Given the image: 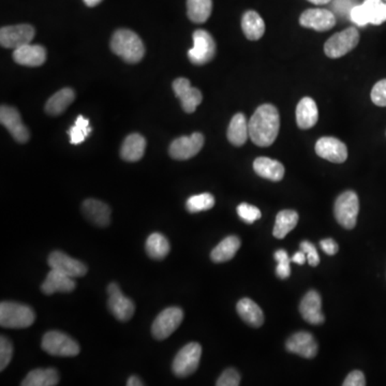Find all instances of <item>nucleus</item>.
I'll return each instance as SVG.
<instances>
[{
  "label": "nucleus",
  "instance_id": "f257e3e1",
  "mask_svg": "<svg viewBox=\"0 0 386 386\" xmlns=\"http://www.w3.org/2000/svg\"><path fill=\"white\" fill-rule=\"evenodd\" d=\"M249 138L260 147L274 144L280 129V116L273 104L258 106L248 121Z\"/></svg>",
  "mask_w": 386,
  "mask_h": 386
},
{
  "label": "nucleus",
  "instance_id": "f03ea898",
  "mask_svg": "<svg viewBox=\"0 0 386 386\" xmlns=\"http://www.w3.org/2000/svg\"><path fill=\"white\" fill-rule=\"evenodd\" d=\"M111 49L114 54L123 58L129 64H136L145 54V47L136 32L129 29H119L111 40Z\"/></svg>",
  "mask_w": 386,
  "mask_h": 386
},
{
  "label": "nucleus",
  "instance_id": "7ed1b4c3",
  "mask_svg": "<svg viewBox=\"0 0 386 386\" xmlns=\"http://www.w3.org/2000/svg\"><path fill=\"white\" fill-rule=\"evenodd\" d=\"M35 311L29 306L13 302L0 304V325L5 328H27L35 322Z\"/></svg>",
  "mask_w": 386,
  "mask_h": 386
},
{
  "label": "nucleus",
  "instance_id": "20e7f679",
  "mask_svg": "<svg viewBox=\"0 0 386 386\" xmlns=\"http://www.w3.org/2000/svg\"><path fill=\"white\" fill-rule=\"evenodd\" d=\"M350 20L359 27L366 25H381L386 22V3L384 0H364L350 11Z\"/></svg>",
  "mask_w": 386,
  "mask_h": 386
},
{
  "label": "nucleus",
  "instance_id": "39448f33",
  "mask_svg": "<svg viewBox=\"0 0 386 386\" xmlns=\"http://www.w3.org/2000/svg\"><path fill=\"white\" fill-rule=\"evenodd\" d=\"M42 350L52 357H72L79 354V343L64 333L52 330L42 338Z\"/></svg>",
  "mask_w": 386,
  "mask_h": 386
},
{
  "label": "nucleus",
  "instance_id": "423d86ee",
  "mask_svg": "<svg viewBox=\"0 0 386 386\" xmlns=\"http://www.w3.org/2000/svg\"><path fill=\"white\" fill-rule=\"evenodd\" d=\"M359 212V197L354 191L343 192L335 202V217L338 224L345 229L352 230L357 226Z\"/></svg>",
  "mask_w": 386,
  "mask_h": 386
},
{
  "label": "nucleus",
  "instance_id": "0eeeda50",
  "mask_svg": "<svg viewBox=\"0 0 386 386\" xmlns=\"http://www.w3.org/2000/svg\"><path fill=\"white\" fill-rule=\"evenodd\" d=\"M202 357V347L197 342L184 346L173 361V372L180 378H186L197 372Z\"/></svg>",
  "mask_w": 386,
  "mask_h": 386
},
{
  "label": "nucleus",
  "instance_id": "6e6552de",
  "mask_svg": "<svg viewBox=\"0 0 386 386\" xmlns=\"http://www.w3.org/2000/svg\"><path fill=\"white\" fill-rule=\"evenodd\" d=\"M359 42V32L355 27H349L341 32H337L327 40L324 52L330 58L345 56L355 49Z\"/></svg>",
  "mask_w": 386,
  "mask_h": 386
},
{
  "label": "nucleus",
  "instance_id": "1a4fd4ad",
  "mask_svg": "<svg viewBox=\"0 0 386 386\" xmlns=\"http://www.w3.org/2000/svg\"><path fill=\"white\" fill-rule=\"evenodd\" d=\"M216 54V43L206 30H195L193 34V47L188 51V58L193 64L202 66L210 62Z\"/></svg>",
  "mask_w": 386,
  "mask_h": 386
},
{
  "label": "nucleus",
  "instance_id": "9d476101",
  "mask_svg": "<svg viewBox=\"0 0 386 386\" xmlns=\"http://www.w3.org/2000/svg\"><path fill=\"white\" fill-rule=\"evenodd\" d=\"M184 319V311L178 307H169L154 321L152 333L157 340H165L178 330Z\"/></svg>",
  "mask_w": 386,
  "mask_h": 386
},
{
  "label": "nucleus",
  "instance_id": "9b49d317",
  "mask_svg": "<svg viewBox=\"0 0 386 386\" xmlns=\"http://www.w3.org/2000/svg\"><path fill=\"white\" fill-rule=\"evenodd\" d=\"M106 291L108 294V307L112 315L121 322L130 320L136 311V305L132 300L123 295L116 283H110Z\"/></svg>",
  "mask_w": 386,
  "mask_h": 386
},
{
  "label": "nucleus",
  "instance_id": "f8f14e48",
  "mask_svg": "<svg viewBox=\"0 0 386 386\" xmlns=\"http://www.w3.org/2000/svg\"><path fill=\"white\" fill-rule=\"evenodd\" d=\"M204 145V136L202 133L195 132L190 136H180L171 144V157L175 160H188L200 153Z\"/></svg>",
  "mask_w": 386,
  "mask_h": 386
},
{
  "label": "nucleus",
  "instance_id": "ddd939ff",
  "mask_svg": "<svg viewBox=\"0 0 386 386\" xmlns=\"http://www.w3.org/2000/svg\"><path fill=\"white\" fill-rule=\"evenodd\" d=\"M35 37V28L27 24L5 26L0 29V43L5 49H18L29 45Z\"/></svg>",
  "mask_w": 386,
  "mask_h": 386
},
{
  "label": "nucleus",
  "instance_id": "4468645a",
  "mask_svg": "<svg viewBox=\"0 0 386 386\" xmlns=\"http://www.w3.org/2000/svg\"><path fill=\"white\" fill-rule=\"evenodd\" d=\"M0 123L10 132L16 142L26 143L30 138L29 130L23 123L18 110L12 106H1L0 108Z\"/></svg>",
  "mask_w": 386,
  "mask_h": 386
},
{
  "label": "nucleus",
  "instance_id": "2eb2a0df",
  "mask_svg": "<svg viewBox=\"0 0 386 386\" xmlns=\"http://www.w3.org/2000/svg\"><path fill=\"white\" fill-rule=\"evenodd\" d=\"M47 262L51 269H56L71 278H79L87 274V266L83 262L71 258L62 251H53Z\"/></svg>",
  "mask_w": 386,
  "mask_h": 386
},
{
  "label": "nucleus",
  "instance_id": "dca6fc26",
  "mask_svg": "<svg viewBox=\"0 0 386 386\" xmlns=\"http://www.w3.org/2000/svg\"><path fill=\"white\" fill-rule=\"evenodd\" d=\"M173 91L182 102V110L186 113H193L202 102V93L195 87H192L189 80L184 77L175 80Z\"/></svg>",
  "mask_w": 386,
  "mask_h": 386
},
{
  "label": "nucleus",
  "instance_id": "f3484780",
  "mask_svg": "<svg viewBox=\"0 0 386 386\" xmlns=\"http://www.w3.org/2000/svg\"><path fill=\"white\" fill-rule=\"evenodd\" d=\"M315 153L319 157L333 163L345 162L348 158V148L345 143L332 136H324L317 140Z\"/></svg>",
  "mask_w": 386,
  "mask_h": 386
},
{
  "label": "nucleus",
  "instance_id": "a211bd4d",
  "mask_svg": "<svg viewBox=\"0 0 386 386\" xmlns=\"http://www.w3.org/2000/svg\"><path fill=\"white\" fill-rule=\"evenodd\" d=\"M300 23L303 27L327 32L336 25V16L326 9H308L300 15Z\"/></svg>",
  "mask_w": 386,
  "mask_h": 386
},
{
  "label": "nucleus",
  "instance_id": "6ab92c4d",
  "mask_svg": "<svg viewBox=\"0 0 386 386\" xmlns=\"http://www.w3.org/2000/svg\"><path fill=\"white\" fill-rule=\"evenodd\" d=\"M285 347L291 353L305 357V359H313L317 353V341L313 335L307 332H298L293 334L287 340Z\"/></svg>",
  "mask_w": 386,
  "mask_h": 386
},
{
  "label": "nucleus",
  "instance_id": "aec40b11",
  "mask_svg": "<svg viewBox=\"0 0 386 386\" xmlns=\"http://www.w3.org/2000/svg\"><path fill=\"white\" fill-rule=\"evenodd\" d=\"M322 300L317 291H309L300 302V311L306 322L319 325L324 322L325 317L322 313Z\"/></svg>",
  "mask_w": 386,
  "mask_h": 386
},
{
  "label": "nucleus",
  "instance_id": "412c9836",
  "mask_svg": "<svg viewBox=\"0 0 386 386\" xmlns=\"http://www.w3.org/2000/svg\"><path fill=\"white\" fill-rule=\"evenodd\" d=\"M13 60L16 64L27 67H39L47 60V49L42 45H26L13 49Z\"/></svg>",
  "mask_w": 386,
  "mask_h": 386
},
{
  "label": "nucleus",
  "instance_id": "4be33fe9",
  "mask_svg": "<svg viewBox=\"0 0 386 386\" xmlns=\"http://www.w3.org/2000/svg\"><path fill=\"white\" fill-rule=\"evenodd\" d=\"M82 212L89 221L101 228H106L111 221V208L99 200L88 199L84 201Z\"/></svg>",
  "mask_w": 386,
  "mask_h": 386
},
{
  "label": "nucleus",
  "instance_id": "5701e85b",
  "mask_svg": "<svg viewBox=\"0 0 386 386\" xmlns=\"http://www.w3.org/2000/svg\"><path fill=\"white\" fill-rule=\"evenodd\" d=\"M75 281L69 276L64 275L56 269H52L47 274L45 282L42 283L41 291L45 295H52L54 293H69L75 289Z\"/></svg>",
  "mask_w": 386,
  "mask_h": 386
},
{
  "label": "nucleus",
  "instance_id": "b1692460",
  "mask_svg": "<svg viewBox=\"0 0 386 386\" xmlns=\"http://www.w3.org/2000/svg\"><path fill=\"white\" fill-rule=\"evenodd\" d=\"M319 119V111L317 104L310 97L300 100L296 108V123L300 129L313 128Z\"/></svg>",
  "mask_w": 386,
  "mask_h": 386
},
{
  "label": "nucleus",
  "instance_id": "393cba45",
  "mask_svg": "<svg viewBox=\"0 0 386 386\" xmlns=\"http://www.w3.org/2000/svg\"><path fill=\"white\" fill-rule=\"evenodd\" d=\"M146 149V140L138 133L127 136L121 145V156L123 160L136 162L141 160Z\"/></svg>",
  "mask_w": 386,
  "mask_h": 386
},
{
  "label": "nucleus",
  "instance_id": "a878e982",
  "mask_svg": "<svg viewBox=\"0 0 386 386\" xmlns=\"http://www.w3.org/2000/svg\"><path fill=\"white\" fill-rule=\"evenodd\" d=\"M254 170L258 176L272 182H280L285 176V167L282 163L271 158H256L254 162Z\"/></svg>",
  "mask_w": 386,
  "mask_h": 386
},
{
  "label": "nucleus",
  "instance_id": "bb28decb",
  "mask_svg": "<svg viewBox=\"0 0 386 386\" xmlns=\"http://www.w3.org/2000/svg\"><path fill=\"white\" fill-rule=\"evenodd\" d=\"M239 317L252 327H260L264 323V313L258 304L250 298H241L237 305Z\"/></svg>",
  "mask_w": 386,
  "mask_h": 386
},
{
  "label": "nucleus",
  "instance_id": "cd10ccee",
  "mask_svg": "<svg viewBox=\"0 0 386 386\" xmlns=\"http://www.w3.org/2000/svg\"><path fill=\"white\" fill-rule=\"evenodd\" d=\"M241 248V239L235 235L226 237L224 241H220L213 249L210 254V258L215 263H224V262L230 261L237 254V251Z\"/></svg>",
  "mask_w": 386,
  "mask_h": 386
},
{
  "label": "nucleus",
  "instance_id": "c85d7f7f",
  "mask_svg": "<svg viewBox=\"0 0 386 386\" xmlns=\"http://www.w3.org/2000/svg\"><path fill=\"white\" fill-rule=\"evenodd\" d=\"M241 28L247 39L256 41L263 37L265 23L256 11H247L241 19Z\"/></svg>",
  "mask_w": 386,
  "mask_h": 386
},
{
  "label": "nucleus",
  "instance_id": "c756f323",
  "mask_svg": "<svg viewBox=\"0 0 386 386\" xmlns=\"http://www.w3.org/2000/svg\"><path fill=\"white\" fill-rule=\"evenodd\" d=\"M228 140L234 146H243L249 136V125L244 114L237 113L231 119L228 128Z\"/></svg>",
  "mask_w": 386,
  "mask_h": 386
},
{
  "label": "nucleus",
  "instance_id": "7c9ffc66",
  "mask_svg": "<svg viewBox=\"0 0 386 386\" xmlns=\"http://www.w3.org/2000/svg\"><path fill=\"white\" fill-rule=\"evenodd\" d=\"M75 99V93L71 88H62L47 100L45 111L52 116L60 115Z\"/></svg>",
  "mask_w": 386,
  "mask_h": 386
},
{
  "label": "nucleus",
  "instance_id": "2f4dec72",
  "mask_svg": "<svg viewBox=\"0 0 386 386\" xmlns=\"http://www.w3.org/2000/svg\"><path fill=\"white\" fill-rule=\"evenodd\" d=\"M60 382V374L56 369H36L23 380V386H55Z\"/></svg>",
  "mask_w": 386,
  "mask_h": 386
},
{
  "label": "nucleus",
  "instance_id": "473e14b6",
  "mask_svg": "<svg viewBox=\"0 0 386 386\" xmlns=\"http://www.w3.org/2000/svg\"><path fill=\"white\" fill-rule=\"evenodd\" d=\"M298 224V214L292 209H285L278 213L276 217L275 226H274V237L276 239H285Z\"/></svg>",
  "mask_w": 386,
  "mask_h": 386
},
{
  "label": "nucleus",
  "instance_id": "72a5a7b5",
  "mask_svg": "<svg viewBox=\"0 0 386 386\" xmlns=\"http://www.w3.org/2000/svg\"><path fill=\"white\" fill-rule=\"evenodd\" d=\"M212 0H187V14L190 21L202 24L212 14Z\"/></svg>",
  "mask_w": 386,
  "mask_h": 386
},
{
  "label": "nucleus",
  "instance_id": "f704fd0d",
  "mask_svg": "<svg viewBox=\"0 0 386 386\" xmlns=\"http://www.w3.org/2000/svg\"><path fill=\"white\" fill-rule=\"evenodd\" d=\"M146 252L154 260H163L170 252V243L162 234H152L146 241Z\"/></svg>",
  "mask_w": 386,
  "mask_h": 386
},
{
  "label": "nucleus",
  "instance_id": "c9c22d12",
  "mask_svg": "<svg viewBox=\"0 0 386 386\" xmlns=\"http://www.w3.org/2000/svg\"><path fill=\"white\" fill-rule=\"evenodd\" d=\"M70 136V142L73 145H79L84 141L86 140L91 136V127H89L88 119H85L84 116L80 115L77 117L75 123L72 125L70 130L68 131Z\"/></svg>",
  "mask_w": 386,
  "mask_h": 386
},
{
  "label": "nucleus",
  "instance_id": "e433bc0d",
  "mask_svg": "<svg viewBox=\"0 0 386 386\" xmlns=\"http://www.w3.org/2000/svg\"><path fill=\"white\" fill-rule=\"evenodd\" d=\"M215 205V197L210 193H201V195H192L186 203V208L188 212L195 213L204 212L213 208Z\"/></svg>",
  "mask_w": 386,
  "mask_h": 386
},
{
  "label": "nucleus",
  "instance_id": "4c0bfd02",
  "mask_svg": "<svg viewBox=\"0 0 386 386\" xmlns=\"http://www.w3.org/2000/svg\"><path fill=\"white\" fill-rule=\"evenodd\" d=\"M276 262H277V267H276V274L280 279H287L291 275V260L287 251L280 249L277 250L274 254Z\"/></svg>",
  "mask_w": 386,
  "mask_h": 386
},
{
  "label": "nucleus",
  "instance_id": "58836bf2",
  "mask_svg": "<svg viewBox=\"0 0 386 386\" xmlns=\"http://www.w3.org/2000/svg\"><path fill=\"white\" fill-rule=\"evenodd\" d=\"M237 214L243 221L249 224H254L262 217L261 210L258 207L248 204V203L239 204L237 207Z\"/></svg>",
  "mask_w": 386,
  "mask_h": 386
},
{
  "label": "nucleus",
  "instance_id": "ea45409f",
  "mask_svg": "<svg viewBox=\"0 0 386 386\" xmlns=\"http://www.w3.org/2000/svg\"><path fill=\"white\" fill-rule=\"evenodd\" d=\"M13 357V345L5 336L0 338V370L3 372L10 364Z\"/></svg>",
  "mask_w": 386,
  "mask_h": 386
},
{
  "label": "nucleus",
  "instance_id": "a19ab883",
  "mask_svg": "<svg viewBox=\"0 0 386 386\" xmlns=\"http://www.w3.org/2000/svg\"><path fill=\"white\" fill-rule=\"evenodd\" d=\"M241 384V376L233 368L226 369L222 372L219 379L217 380V386H239Z\"/></svg>",
  "mask_w": 386,
  "mask_h": 386
},
{
  "label": "nucleus",
  "instance_id": "79ce46f5",
  "mask_svg": "<svg viewBox=\"0 0 386 386\" xmlns=\"http://www.w3.org/2000/svg\"><path fill=\"white\" fill-rule=\"evenodd\" d=\"M372 100L376 106H386V79L374 85L372 91Z\"/></svg>",
  "mask_w": 386,
  "mask_h": 386
},
{
  "label": "nucleus",
  "instance_id": "37998d69",
  "mask_svg": "<svg viewBox=\"0 0 386 386\" xmlns=\"http://www.w3.org/2000/svg\"><path fill=\"white\" fill-rule=\"evenodd\" d=\"M300 250H303L305 252L310 266L315 267V266L319 265V263H320V256H319L317 248H315L313 243H310L308 241H302L300 243Z\"/></svg>",
  "mask_w": 386,
  "mask_h": 386
},
{
  "label": "nucleus",
  "instance_id": "c03bdc74",
  "mask_svg": "<svg viewBox=\"0 0 386 386\" xmlns=\"http://www.w3.org/2000/svg\"><path fill=\"white\" fill-rule=\"evenodd\" d=\"M343 386H365L366 385V379H365L364 374L359 370H354L351 374H348L345 382L342 383Z\"/></svg>",
  "mask_w": 386,
  "mask_h": 386
},
{
  "label": "nucleus",
  "instance_id": "a18cd8bd",
  "mask_svg": "<svg viewBox=\"0 0 386 386\" xmlns=\"http://www.w3.org/2000/svg\"><path fill=\"white\" fill-rule=\"evenodd\" d=\"M320 245L322 250L328 256H334L339 250L337 243L333 239H323V241H321Z\"/></svg>",
  "mask_w": 386,
  "mask_h": 386
},
{
  "label": "nucleus",
  "instance_id": "49530a36",
  "mask_svg": "<svg viewBox=\"0 0 386 386\" xmlns=\"http://www.w3.org/2000/svg\"><path fill=\"white\" fill-rule=\"evenodd\" d=\"M351 1L350 0H336V3H335V9L337 10L338 13H341V14H345L347 13L346 11L345 7L343 5H348L349 8H353L354 5H351Z\"/></svg>",
  "mask_w": 386,
  "mask_h": 386
},
{
  "label": "nucleus",
  "instance_id": "de8ad7c7",
  "mask_svg": "<svg viewBox=\"0 0 386 386\" xmlns=\"http://www.w3.org/2000/svg\"><path fill=\"white\" fill-rule=\"evenodd\" d=\"M292 262L298 264V265H303L306 262V254L303 250L298 251L294 256H292Z\"/></svg>",
  "mask_w": 386,
  "mask_h": 386
},
{
  "label": "nucleus",
  "instance_id": "09e8293b",
  "mask_svg": "<svg viewBox=\"0 0 386 386\" xmlns=\"http://www.w3.org/2000/svg\"><path fill=\"white\" fill-rule=\"evenodd\" d=\"M127 385L128 386H143L144 383H143L142 380L140 378H138L136 376H131L129 378L128 381H127Z\"/></svg>",
  "mask_w": 386,
  "mask_h": 386
},
{
  "label": "nucleus",
  "instance_id": "8fccbe9b",
  "mask_svg": "<svg viewBox=\"0 0 386 386\" xmlns=\"http://www.w3.org/2000/svg\"><path fill=\"white\" fill-rule=\"evenodd\" d=\"M102 0H84V3H86L88 7H95L101 3Z\"/></svg>",
  "mask_w": 386,
  "mask_h": 386
},
{
  "label": "nucleus",
  "instance_id": "3c124183",
  "mask_svg": "<svg viewBox=\"0 0 386 386\" xmlns=\"http://www.w3.org/2000/svg\"><path fill=\"white\" fill-rule=\"evenodd\" d=\"M308 1L315 3V5H326L330 3V0H308Z\"/></svg>",
  "mask_w": 386,
  "mask_h": 386
},
{
  "label": "nucleus",
  "instance_id": "603ef678",
  "mask_svg": "<svg viewBox=\"0 0 386 386\" xmlns=\"http://www.w3.org/2000/svg\"><path fill=\"white\" fill-rule=\"evenodd\" d=\"M384 1H386V0H384Z\"/></svg>",
  "mask_w": 386,
  "mask_h": 386
}]
</instances>
